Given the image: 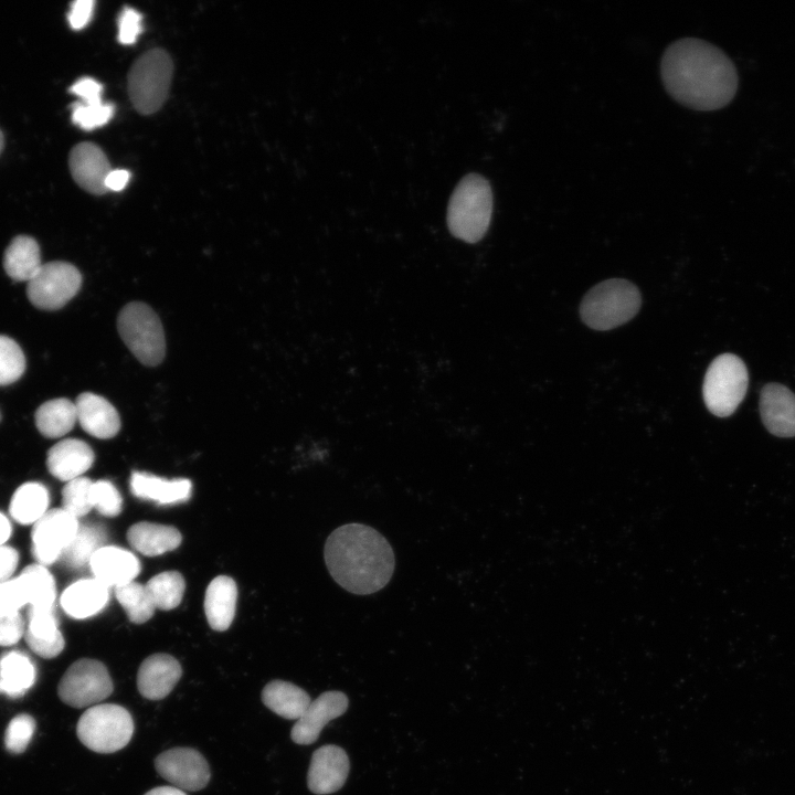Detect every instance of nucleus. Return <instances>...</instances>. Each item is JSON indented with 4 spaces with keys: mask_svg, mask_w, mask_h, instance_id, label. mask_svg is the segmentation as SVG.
I'll list each match as a JSON object with an SVG mask.
<instances>
[{
    "mask_svg": "<svg viewBox=\"0 0 795 795\" xmlns=\"http://www.w3.org/2000/svg\"><path fill=\"white\" fill-rule=\"evenodd\" d=\"M660 73L668 94L696 110L727 106L738 88L733 62L719 47L700 39L671 43L662 55Z\"/></svg>",
    "mask_w": 795,
    "mask_h": 795,
    "instance_id": "nucleus-1",
    "label": "nucleus"
},
{
    "mask_svg": "<svg viewBox=\"0 0 795 795\" xmlns=\"http://www.w3.org/2000/svg\"><path fill=\"white\" fill-rule=\"evenodd\" d=\"M324 555L332 579L358 595L383 589L395 568L394 552L388 540L362 523H347L335 529L326 540Z\"/></svg>",
    "mask_w": 795,
    "mask_h": 795,
    "instance_id": "nucleus-2",
    "label": "nucleus"
},
{
    "mask_svg": "<svg viewBox=\"0 0 795 795\" xmlns=\"http://www.w3.org/2000/svg\"><path fill=\"white\" fill-rule=\"evenodd\" d=\"M491 214L489 182L476 173L464 177L455 188L447 209L451 233L462 241L476 243L486 234Z\"/></svg>",
    "mask_w": 795,
    "mask_h": 795,
    "instance_id": "nucleus-3",
    "label": "nucleus"
},
{
    "mask_svg": "<svg viewBox=\"0 0 795 795\" xmlns=\"http://www.w3.org/2000/svg\"><path fill=\"white\" fill-rule=\"evenodd\" d=\"M638 288L626 279H607L584 296L580 315L592 329L610 330L629 321L639 310Z\"/></svg>",
    "mask_w": 795,
    "mask_h": 795,
    "instance_id": "nucleus-4",
    "label": "nucleus"
},
{
    "mask_svg": "<svg viewBox=\"0 0 795 795\" xmlns=\"http://www.w3.org/2000/svg\"><path fill=\"white\" fill-rule=\"evenodd\" d=\"M173 64L161 49H152L136 60L128 73V94L137 112L150 115L167 99Z\"/></svg>",
    "mask_w": 795,
    "mask_h": 795,
    "instance_id": "nucleus-5",
    "label": "nucleus"
},
{
    "mask_svg": "<svg viewBox=\"0 0 795 795\" xmlns=\"http://www.w3.org/2000/svg\"><path fill=\"white\" fill-rule=\"evenodd\" d=\"M76 733L80 741L97 753H114L125 748L134 733L129 711L115 703H98L81 716Z\"/></svg>",
    "mask_w": 795,
    "mask_h": 795,
    "instance_id": "nucleus-6",
    "label": "nucleus"
},
{
    "mask_svg": "<svg viewBox=\"0 0 795 795\" xmlns=\"http://www.w3.org/2000/svg\"><path fill=\"white\" fill-rule=\"evenodd\" d=\"M120 338L142 364L155 367L166 354V339L161 321L146 304H127L117 318Z\"/></svg>",
    "mask_w": 795,
    "mask_h": 795,
    "instance_id": "nucleus-7",
    "label": "nucleus"
},
{
    "mask_svg": "<svg viewBox=\"0 0 795 795\" xmlns=\"http://www.w3.org/2000/svg\"><path fill=\"white\" fill-rule=\"evenodd\" d=\"M748 384V369L738 356H718L709 365L702 386L708 410L720 417L731 415L743 401Z\"/></svg>",
    "mask_w": 795,
    "mask_h": 795,
    "instance_id": "nucleus-8",
    "label": "nucleus"
},
{
    "mask_svg": "<svg viewBox=\"0 0 795 795\" xmlns=\"http://www.w3.org/2000/svg\"><path fill=\"white\" fill-rule=\"evenodd\" d=\"M114 685L105 665L82 658L73 662L57 687L60 699L74 708L93 707L112 695Z\"/></svg>",
    "mask_w": 795,
    "mask_h": 795,
    "instance_id": "nucleus-9",
    "label": "nucleus"
},
{
    "mask_svg": "<svg viewBox=\"0 0 795 795\" xmlns=\"http://www.w3.org/2000/svg\"><path fill=\"white\" fill-rule=\"evenodd\" d=\"M81 284V273L73 264L61 261L50 262L43 264L28 282L26 294L34 306L55 310L77 294Z\"/></svg>",
    "mask_w": 795,
    "mask_h": 795,
    "instance_id": "nucleus-10",
    "label": "nucleus"
},
{
    "mask_svg": "<svg viewBox=\"0 0 795 795\" xmlns=\"http://www.w3.org/2000/svg\"><path fill=\"white\" fill-rule=\"evenodd\" d=\"M80 523L77 518L63 508L47 510L33 524L32 553L41 565H49L61 559L74 539Z\"/></svg>",
    "mask_w": 795,
    "mask_h": 795,
    "instance_id": "nucleus-11",
    "label": "nucleus"
},
{
    "mask_svg": "<svg viewBox=\"0 0 795 795\" xmlns=\"http://www.w3.org/2000/svg\"><path fill=\"white\" fill-rule=\"evenodd\" d=\"M155 767L160 776L182 791H200L211 776L206 760L192 748L178 746L160 753Z\"/></svg>",
    "mask_w": 795,
    "mask_h": 795,
    "instance_id": "nucleus-12",
    "label": "nucleus"
},
{
    "mask_svg": "<svg viewBox=\"0 0 795 795\" xmlns=\"http://www.w3.org/2000/svg\"><path fill=\"white\" fill-rule=\"evenodd\" d=\"M348 704L349 700L341 691L330 690L321 693L310 702L294 724L290 731L292 740L301 745L314 743L329 721L347 711Z\"/></svg>",
    "mask_w": 795,
    "mask_h": 795,
    "instance_id": "nucleus-13",
    "label": "nucleus"
},
{
    "mask_svg": "<svg viewBox=\"0 0 795 795\" xmlns=\"http://www.w3.org/2000/svg\"><path fill=\"white\" fill-rule=\"evenodd\" d=\"M349 757L343 749L328 744L316 750L307 774L308 788L318 795L339 791L349 774Z\"/></svg>",
    "mask_w": 795,
    "mask_h": 795,
    "instance_id": "nucleus-14",
    "label": "nucleus"
},
{
    "mask_svg": "<svg viewBox=\"0 0 795 795\" xmlns=\"http://www.w3.org/2000/svg\"><path fill=\"white\" fill-rule=\"evenodd\" d=\"M68 166L73 179L82 189L93 194L107 192L105 180L112 167L97 145L85 141L74 146L70 152Z\"/></svg>",
    "mask_w": 795,
    "mask_h": 795,
    "instance_id": "nucleus-15",
    "label": "nucleus"
},
{
    "mask_svg": "<svg viewBox=\"0 0 795 795\" xmlns=\"http://www.w3.org/2000/svg\"><path fill=\"white\" fill-rule=\"evenodd\" d=\"M761 418L770 433L795 436V394L778 383H768L760 394Z\"/></svg>",
    "mask_w": 795,
    "mask_h": 795,
    "instance_id": "nucleus-16",
    "label": "nucleus"
},
{
    "mask_svg": "<svg viewBox=\"0 0 795 795\" xmlns=\"http://www.w3.org/2000/svg\"><path fill=\"white\" fill-rule=\"evenodd\" d=\"M182 675L180 662L168 654H153L140 665L137 674L139 693L149 700L167 697Z\"/></svg>",
    "mask_w": 795,
    "mask_h": 795,
    "instance_id": "nucleus-17",
    "label": "nucleus"
},
{
    "mask_svg": "<svg viewBox=\"0 0 795 795\" xmlns=\"http://www.w3.org/2000/svg\"><path fill=\"white\" fill-rule=\"evenodd\" d=\"M77 422L89 435L107 439L120 430V417L115 406L105 398L84 392L75 402Z\"/></svg>",
    "mask_w": 795,
    "mask_h": 795,
    "instance_id": "nucleus-18",
    "label": "nucleus"
},
{
    "mask_svg": "<svg viewBox=\"0 0 795 795\" xmlns=\"http://www.w3.org/2000/svg\"><path fill=\"white\" fill-rule=\"evenodd\" d=\"M94 577L109 586L127 584L138 575L140 563L129 551L115 545H104L92 556L89 564Z\"/></svg>",
    "mask_w": 795,
    "mask_h": 795,
    "instance_id": "nucleus-19",
    "label": "nucleus"
},
{
    "mask_svg": "<svg viewBox=\"0 0 795 795\" xmlns=\"http://www.w3.org/2000/svg\"><path fill=\"white\" fill-rule=\"evenodd\" d=\"M94 459V452L88 444L82 439L66 438L49 449L46 466L54 477L70 481L82 477L91 468Z\"/></svg>",
    "mask_w": 795,
    "mask_h": 795,
    "instance_id": "nucleus-20",
    "label": "nucleus"
},
{
    "mask_svg": "<svg viewBox=\"0 0 795 795\" xmlns=\"http://www.w3.org/2000/svg\"><path fill=\"white\" fill-rule=\"evenodd\" d=\"M24 637L30 649L46 659L56 657L65 645L53 607H30Z\"/></svg>",
    "mask_w": 795,
    "mask_h": 795,
    "instance_id": "nucleus-21",
    "label": "nucleus"
},
{
    "mask_svg": "<svg viewBox=\"0 0 795 795\" xmlns=\"http://www.w3.org/2000/svg\"><path fill=\"white\" fill-rule=\"evenodd\" d=\"M108 587L97 579H83L66 587L61 596L64 612L76 619L92 617L108 602Z\"/></svg>",
    "mask_w": 795,
    "mask_h": 795,
    "instance_id": "nucleus-22",
    "label": "nucleus"
},
{
    "mask_svg": "<svg viewBox=\"0 0 795 795\" xmlns=\"http://www.w3.org/2000/svg\"><path fill=\"white\" fill-rule=\"evenodd\" d=\"M129 486L135 497L159 505L187 501L192 491V484L189 479L168 480L144 471H134Z\"/></svg>",
    "mask_w": 795,
    "mask_h": 795,
    "instance_id": "nucleus-23",
    "label": "nucleus"
},
{
    "mask_svg": "<svg viewBox=\"0 0 795 795\" xmlns=\"http://www.w3.org/2000/svg\"><path fill=\"white\" fill-rule=\"evenodd\" d=\"M237 587L234 580L226 575L213 579L205 592L204 613L210 627L226 630L235 616Z\"/></svg>",
    "mask_w": 795,
    "mask_h": 795,
    "instance_id": "nucleus-24",
    "label": "nucleus"
},
{
    "mask_svg": "<svg viewBox=\"0 0 795 795\" xmlns=\"http://www.w3.org/2000/svg\"><path fill=\"white\" fill-rule=\"evenodd\" d=\"M127 540L141 554L156 556L177 549L182 537L172 526L141 521L128 529Z\"/></svg>",
    "mask_w": 795,
    "mask_h": 795,
    "instance_id": "nucleus-25",
    "label": "nucleus"
},
{
    "mask_svg": "<svg viewBox=\"0 0 795 795\" xmlns=\"http://www.w3.org/2000/svg\"><path fill=\"white\" fill-rule=\"evenodd\" d=\"M262 701L279 717L298 720L310 704V697L300 687L276 679L264 687Z\"/></svg>",
    "mask_w": 795,
    "mask_h": 795,
    "instance_id": "nucleus-26",
    "label": "nucleus"
},
{
    "mask_svg": "<svg viewBox=\"0 0 795 795\" xmlns=\"http://www.w3.org/2000/svg\"><path fill=\"white\" fill-rule=\"evenodd\" d=\"M36 669L31 658L12 650L0 656V693L22 697L35 682Z\"/></svg>",
    "mask_w": 795,
    "mask_h": 795,
    "instance_id": "nucleus-27",
    "label": "nucleus"
},
{
    "mask_svg": "<svg viewBox=\"0 0 795 795\" xmlns=\"http://www.w3.org/2000/svg\"><path fill=\"white\" fill-rule=\"evenodd\" d=\"M42 265L39 244L31 236H15L4 252L3 267L13 280L28 283Z\"/></svg>",
    "mask_w": 795,
    "mask_h": 795,
    "instance_id": "nucleus-28",
    "label": "nucleus"
},
{
    "mask_svg": "<svg viewBox=\"0 0 795 795\" xmlns=\"http://www.w3.org/2000/svg\"><path fill=\"white\" fill-rule=\"evenodd\" d=\"M76 422L75 403L64 398L46 401L35 412L36 427L49 438L62 437L74 427Z\"/></svg>",
    "mask_w": 795,
    "mask_h": 795,
    "instance_id": "nucleus-29",
    "label": "nucleus"
},
{
    "mask_svg": "<svg viewBox=\"0 0 795 795\" xmlns=\"http://www.w3.org/2000/svg\"><path fill=\"white\" fill-rule=\"evenodd\" d=\"M49 491L40 483L21 485L10 501V516L21 524L35 523L47 511Z\"/></svg>",
    "mask_w": 795,
    "mask_h": 795,
    "instance_id": "nucleus-30",
    "label": "nucleus"
},
{
    "mask_svg": "<svg viewBox=\"0 0 795 795\" xmlns=\"http://www.w3.org/2000/svg\"><path fill=\"white\" fill-rule=\"evenodd\" d=\"M106 541L104 527L96 523L80 524L78 530L62 554L66 565L78 569L89 564L92 556Z\"/></svg>",
    "mask_w": 795,
    "mask_h": 795,
    "instance_id": "nucleus-31",
    "label": "nucleus"
},
{
    "mask_svg": "<svg viewBox=\"0 0 795 795\" xmlns=\"http://www.w3.org/2000/svg\"><path fill=\"white\" fill-rule=\"evenodd\" d=\"M18 577L31 607H53L56 597L55 581L44 565L31 564L23 569Z\"/></svg>",
    "mask_w": 795,
    "mask_h": 795,
    "instance_id": "nucleus-32",
    "label": "nucleus"
},
{
    "mask_svg": "<svg viewBox=\"0 0 795 795\" xmlns=\"http://www.w3.org/2000/svg\"><path fill=\"white\" fill-rule=\"evenodd\" d=\"M115 595L130 622L142 624L152 617L156 606L146 585L131 581L115 587Z\"/></svg>",
    "mask_w": 795,
    "mask_h": 795,
    "instance_id": "nucleus-33",
    "label": "nucleus"
},
{
    "mask_svg": "<svg viewBox=\"0 0 795 795\" xmlns=\"http://www.w3.org/2000/svg\"><path fill=\"white\" fill-rule=\"evenodd\" d=\"M145 585L156 608L163 611L176 608L180 604L186 590L184 579L177 571L161 572L151 577Z\"/></svg>",
    "mask_w": 795,
    "mask_h": 795,
    "instance_id": "nucleus-34",
    "label": "nucleus"
},
{
    "mask_svg": "<svg viewBox=\"0 0 795 795\" xmlns=\"http://www.w3.org/2000/svg\"><path fill=\"white\" fill-rule=\"evenodd\" d=\"M93 481L87 477H78L66 483L62 490V508L75 518L87 515L92 509Z\"/></svg>",
    "mask_w": 795,
    "mask_h": 795,
    "instance_id": "nucleus-35",
    "label": "nucleus"
},
{
    "mask_svg": "<svg viewBox=\"0 0 795 795\" xmlns=\"http://www.w3.org/2000/svg\"><path fill=\"white\" fill-rule=\"evenodd\" d=\"M24 370L25 358L20 346L13 339L0 335V385L17 381Z\"/></svg>",
    "mask_w": 795,
    "mask_h": 795,
    "instance_id": "nucleus-36",
    "label": "nucleus"
},
{
    "mask_svg": "<svg viewBox=\"0 0 795 795\" xmlns=\"http://www.w3.org/2000/svg\"><path fill=\"white\" fill-rule=\"evenodd\" d=\"M72 121L83 130H93L106 125L114 115V105L109 103L71 105Z\"/></svg>",
    "mask_w": 795,
    "mask_h": 795,
    "instance_id": "nucleus-37",
    "label": "nucleus"
},
{
    "mask_svg": "<svg viewBox=\"0 0 795 795\" xmlns=\"http://www.w3.org/2000/svg\"><path fill=\"white\" fill-rule=\"evenodd\" d=\"M35 731V720L28 713L15 716L4 732L6 749L13 753H22L29 745Z\"/></svg>",
    "mask_w": 795,
    "mask_h": 795,
    "instance_id": "nucleus-38",
    "label": "nucleus"
},
{
    "mask_svg": "<svg viewBox=\"0 0 795 795\" xmlns=\"http://www.w3.org/2000/svg\"><path fill=\"white\" fill-rule=\"evenodd\" d=\"M92 505L100 515L116 517L121 512L123 498L118 489L109 480H97L93 483Z\"/></svg>",
    "mask_w": 795,
    "mask_h": 795,
    "instance_id": "nucleus-39",
    "label": "nucleus"
},
{
    "mask_svg": "<svg viewBox=\"0 0 795 795\" xmlns=\"http://www.w3.org/2000/svg\"><path fill=\"white\" fill-rule=\"evenodd\" d=\"M25 624L19 611H0V646H11L25 634Z\"/></svg>",
    "mask_w": 795,
    "mask_h": 795,
    "instance_id": "nucleus-40",
    "label": "nucleus"
},
{
    "mask_svg": "<svg viewBox=\"0 0 795 795\" xmlns=\"http://www.w3.org/2000/svg\"><path fill=\"white\" fill-rule=\"evenodd\" d=\"M141 14L130 7H125L118 17V41L121 44H134L142 31Z\"/></svg>",
    "mask_w": 795,
    "mask_h": 795,
    "instance_id": "nucleus-41",
    "label": "nucleus"
},
{
    "mask_svg": "<svg viewBox=\"0 0 795 795\" xmlns=\"http://www.w3.org/2000/svg\"><path fill=\"white\" fill-rule=\"evenodd\" d=\"M25 604L26 595L18 576L0 583V611H19Z\"/></svg>",
    "mask_w": 795,
    "mask_h": 795,
    "instance_id": "nucleus-42",
    "label": "nucleus"
},
{
    "mask_svg": "<svg viewBox=\"0 0 795 795\" xmlns=\"http://www.w3.org/2000/svg\"><path fill=\"white\" fill-rule=\"evenodd\" d=\"M70 92L80 97V102L85 104H98L103 102V85L92 77L80 78L70 87Z\"/></svg>",
    "mask_w": 795,
    "mask_h": 795,
    "instance_id": "nucleus-43",
    "label": "nucleus"
},
{
    "mask_svg": "<svg viewBox=\"0 0 795 795\" xmlns=\"http://www.w3.org/2000/svg\"><path fill=\"white\" fill-rule=\"evenodd\" d=\"M95 2L93 0H76L71 4L67 20L74 30L85 28L92 19Z\"/></svg>",
    "mask_w": 795,
    "mask_h": 795,
    "instance_id": "nucleus-44",
    "label": "nucleus"
},
{
    "mask_svg": "<svg viewBox=\"0 0 795 795\" xmlns=\"http://www.w3.org/2000/svg\"><path fill=\"white\" fill-rule=\"evenodd\" d=\"M19 562V553L8 545L0 547V583L11 579Z\"/></svg>",
    "mask_w": 795,
    "mask_h": 795,
    "instance_id": "nucleus-45",
    "label": "nucleus"
},
{
    "mask_svg": "<svg viewBox=\"0 0 795 795\" xmlns=\"http://www.w3.org/2000/svg\"><path fill=\"white\" fill-rule=\"evenodd\" d=\"M130 174L124 169H112L105 180V187L107 191H120L123 190L128 181Z\"/></svg>",
    "mask_w": 795,
    "mask_h": 795,
    "instance_id": "nucleus-46",
    "label": "nucleus"
},
{
    "mask_svg": "<svg viewBox=\"0 0 795 795\" xmlns=\"http://www.w3.org/2000/svg\"><path fill=\"white\" fill-rule=\"evenodd\" d=\"M11 529L9 519L0 512V547L4 545L6 541L10 538Z\"/></svg>",
    "mask_w": 795,
    "mask_h": 795,
    "instance_id": "nucleus-47",
    "label": "nucleus"
},
{
    "mask_svg": "<svg viewBox=\"0 0 795 795\" xmlns=\"http://www.w3.org/2000/svg\"><path fill=\"white\" fill-rule=\"evenodd\" d=\"M145 795H187L182 789H179L174 786H158L149 792H147Z\"/></svg>",
    "mask_w": 795,
    "mask_h": 795,
    "instance_id": "nucleus-48",
    "label": "nucleus"
},
{
    "mask_svg": "<svg viewBox=\"0 0 795 795\" xmlns=\"http://www.w3.org/2000/svg\"><path fill=\"white\" fill-rule=\"evenodd\" d=\"M3 146H4V137H3L2 131L0 130V153L3 149Z\"/></svg>",
    "mask_w": 795,
    "mask_h": 795,
    "instance_id": "nucleus-49",
    "label": "nucleus"
},
{
    "mask_svg": "<svg viewBox=\"0 0 795 795\" xmlns=\"http://www.w3.org/2000/svg\"><path fill=\"white\" fill-rule=\"evenodd\" d=\"M0 418H1V416H0Z\"/></svg>",
    "mask_w": 795,
    "mask_h": 795,
    "instance_id": "nucleus-50",
    "label": "nucleus"
}]
</instances>
